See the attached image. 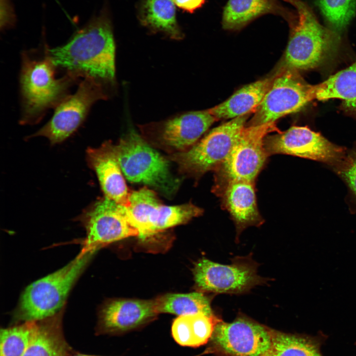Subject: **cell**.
<instances>
[{"label": "cell", "instance_id": "obj_1", "mask_svg": "<svg viewBox=\"0 0 356 356\" xmlns=\"http://www.w3.org/2000/svg\"><path fill=\"white\" fill-rule=\"evenodd\" d=\"M47 52L56 68L80 78L91 77L106 86L115 84V44L105 13L92 20L65 44Z\"/></svg>", "mask_w": 356, "mask_h": 356}, {"label": "cell", "instance_id": "obj_2", "mask_svg": "<svg viewBox=\"0 0 356 356\" xmlns=\"http://www.w3.org/2000/svg\"><path fill=\"white\" fill-rule=\"evenodd\" d=\"M45 47L43 53L24 51L20 74L22 125L37 124L49 109L55 108L69 94L78 79L66 73L55 77L54 65Z\"/></svg>", "mask_w": 356, "mask_h": 356}, {"label": "cell", "instance_id": "obj_3", "mask_svg": "<svg viewBox=\"0 0 356 356\" xmlns=\"http://www.w3.org/2000/svg\"><path fill=\"white\" fill-rule=\"evenodd\" d=\"M295 8L283 68L299 71L315 68L336 52L340 37L322 26L311 9L300 0H287Z\"/></svg>", "mask_w": 356, "mask_h": 356}, {"label": "cell", "instance_id": "obj_4", "mask_svg": "<svg viewBox=\"0 0 356 356\" xmlns=\"http://www.w3.org/2000/svg\"><path fill=\"white\" fill-rule=\"evenodd\" d=\"M95 252L83 247L65 266L28 285L20 298L16 319L23 322L41 320L62 311L70 291Z\"/></svg>", "mask_w": 356, "mask_h": 356}, {"label": "cell", "instance_id": "obj_5", "mask_svg": "<svg viewBox=\"0 0 356 356\" xmlns=\"http://www.w3.org/2000/svg\"><path fill=\"white\" fill-rule=\"evenodd\" d=\"M124 175L132 182L154 187L167 196L176 191L179 181L171 172L168 159L134 130L115 144Z\"/></svg>", "mask_w": 356, "mask_h": 356}, {"label": "cell", "instance_id": "obj_6", "mask_svg": "<svg viewBox=\"0 0 356 356\" xmlns=\"http://www.w3.org/2000/svg\"><path fill=\"white\" fill-rule=\"evenodd\" d=\"M251 113L231 119L213 129L188 150L170 154L183 175L196 179L215 171L226 158L246 127Z\"/></svg>", "mask_w": 356, "mask_h": 356}, {"label": "cell", "instance_id": "obj_7", "mask_svg": "<svg viewBox=\"0 0 356 356\" xmlns=\"http://www.w3.org/2000/svg\"><path fill=\"white\" fill-rule=\"evenodd\" d=\"M276 130L274 123L246 126L226 158L214 171L213 190L234 180L255 182L268 156L264 146L265 138Z\"/></svg>", "mask_w": 356, "mask_h": 356}, {"label": "cell", "instance_id": "obj_8", "mask_svg": "<svg viewBox=\"0 0 356 356\" xmlns=\"http://www.w3.org/2000/svg\"><path fill=\"white\" fill-rule=\"evenodd\" d=\"M127 207L129 219L145 239L172 227L201 216L203 210L188 203L180 205L163 204L157 194L147 187L131 191Z\"/></svg>", "mask_w": 356, "mask_h": 356}, {"label": "cell", "instance_id": "obj_9", "mask_svg": "<svg viewBox=\"0 0 356 356\" xmlns=\"http://www.w3.org/2000/svg\"><path fill=\"white\" fill-rule=\"evenodd\" d=\"M258 265L251 255L236 257L230 265L203 258L195 264L193 275L197 290L216 294H242L269 280L258 274Z\"/></svg>", "mask_w": 356, "mask_h": 356}, {"label": "cell", "instance_id": "obj_10", "mask_svg": "<svg viewBox=\"0 0 356 356\" xmlns=\"http://www.w3.org/2000/svg\"><path fill=\"white\" fill-rule=\"evenodd\" d=\"M314 99V85L307 83L298 71L282 68L273 77L261 103L246 126L274 123L279 118L297 112Z\"/></svg>", "mask_w": 356, "mask_h": 356}, {"label": "cell", "instance_id": "obj_11", "mask_svg": "<svg viewBox=\"0 0 356 356\" xmlns=\"http://www.w3.org/2000/svg\"><path fill=\"white\" fill-rule=\"evenodd\" d=\"M107 87L93 78H84L76 92L55 108L50 120L29 138L44 136L52 145L64 141L82 125L94 103L108 98Z\"/></svg>", "mask_w": 356, "mask_h": 356}, {"label": "cell", "instance_id": "obj_12", "mask_svg": "<svg viewBox=\"0 0 356 356\" xmlns=\"http://www.w3.org/2000/svg\"><path fill=\"white\" fill-rule=\"evenodd\" d=\"M218 120L208 110L189 111L142 125L139 129L150 145L172 154L191 148Z\"/></svg>", "mask_w": 356, "mask_h": 356}, {"label": "cell", "instance_id": "obj_13", "mask_svg": "<svg viewBox=\"0 0 356 356\" xmlns=\"http://www.w3.org/2000/svg\"><path fill=\"white\" fill-rule=\"evenodd\" d=\"M86 231L84 246L100 248L131 236H139L129 219L127 207L104 197L90 206L80 217Z\"/></svg>", "mask_w": 356, "mask_h": 356}, {"label": "cell", "instance_id": "obj_14", "mask_svg": "<svg viewBox=\"0 0 356 356\" xmlns=\"http://www.w3.org/2000/svg\"><path fill=\"white\" fill-rule=\"evenodd\" d=\"M264 146L268 156L290 155L320 162L330 168L338 163L347 150L305 126H292L284 132L267 135Z\"/></svg>", "mask_w": 356, "mask_h": 356}, {"label": "cell", "instance_id": "obj_15", "mask_svg": "<svg viewBox=\"0 0 356 356\" xmlns=\"http://www.w3.org/2000/svg\"><path fill=\"white\" fill-rule=\"evenodd\" d=\"M272 337L271 329L241 315L231 322H217L211 340L227 356H264L271 347Z\"/></svg>", "mask_w": 356, "mask_h": 356}, {"label": "cell", "instance_id": "obj_16", "mask_svg": "<svg viewBox=\"0 0 356 356\" xmlns=\"http://www.w3.org/2000/svg\"><path fill=\"white\" fill-rule=\"evenodd\" d=\"M158 314L154 300L108 301L99 310L97 333L112 335L126 333L149 323Z\"/></svg>", "mask_w": 356, "mask_h": 356}, {"label": "cell", "instance_id": "obj_17", "mask_svg": "<svg viewBox=\"0 0 356 356\" xmlns=\"http://www.w3.org/2000/svg\"><path fill=\"white\" fill-rule=\"evenodd\" d=\"M86 154L88 164L96 174L105 197L128 207L131 192L123 176L115 144L107 141L98 147L89 148Z\"/></svg>", "mask_w": 356, "mask_h": 356}, {"label": "cell", "instance_id": "obj_18", "mask_svg": "<svg viewBox=\"0 0 356 356\" xmlns=\"http://www.w3.org/2000/svg\"><path fill=\"white\" fill-rule=\"evenodd\" d=\"M222 205L229 214L236 229V240L247 227L259 226L264 222L257 206L254 182L234 180L213 190Z\"/></svg>", "mask_w": 356, "mask_h": 356}, {"label": "cell", "instance_id": "obj_19", "mask_svg": "<svg viewBox=\"0 0 356 356\" xmlns=\"http://www.w3.org/2000/svg\"><path fill=\"white\" fill-rule=\"evenodd\" d=\"M62 315V311L37 321L33 337L22 356H72V348L63 332Z\"/></svg>", "mask_w": 356, "mask_h": 356}, {"label": "cell", "instance_id": "obj_20", "mask_svg": "<svg viewBox=\"0 0 356 356\" xmlns=\"http://www.w3.org/2000/svg\"><path fill=\"white\" fill-rule=\"evenodd\" d=\"M341 101V109L356 119V60L347 68L314 85V99Z\"/></svg>", "mask_w": 356, "mask_h": 356}, {"label": "cell", "instance_id": "obj_21", "mask_svg": "<svg viewBox=\"0 0 356 356\" xmlns=\"http://www.w3.org/2000/svg\"><path fill=\"white\" fill-rule=\"evenodd\" d=\"M273 78L257 81L244 86L227 99L208 111L218 120L232 119L254 113L268 89Z\"/></svg>", "mask_w": 356, "mask_h": 356}, {"label": "cell", "instance_id": "obj_22", "mask_svg": "<svg viewBox=\"0 0 356 356\" xmlns=\"http://www.w3.org/2000/svg\"><path fill=\"white\" fill-rule=\"evenodd\" d=\"M138 13L141 24L151 32L161 33L172 40L183 39L173 0H141Z\"/></svg>", "mask_w": 356, "mask_h": 356}, {"label": "cell", "instance_id": "obj_23", "mask_svg": "<svg viewBox=\"0 0 356 356\" xmlns=\"http://www.w3.org/2000/svg\"><path fill=\"white\" fill-rule=\"evenodd\" d=\"M215 315L202 313L178 316L172 325V335L179 345L197 347L211 339L215 326L220 321Z\"/></svg>", "mask_w": 356, "mask_h": 356}, {"label": "cell", "instance_id": "obj_24", "mask_svg": "<svg viewBox=\"0 0 356 356\" xmlns=\"http://www.w3.org/2000/svg\"><path fill=\"white\" fill-rule=\"evenodd\" d=\"M279 8L276 0H228L222 12V28L241 29L258 17L277 12Z\"/></svg>", "mask_w": 356, "mask_h": 356}, {"label": "cell", "instance_id": "obj_25", "mask_svg": "<svg viewBox=\"0 0 356 356\" xmlns=\"http://www.w3.org/2000/svg\"><path fill=\"white\" fill-rule=\"evenodd\" d=\"M211 299L203 292L188 294H167L154 299L158 313H169L178 316L202 313L214 315Z\"/></svg>", "mask_w": 356, "mask_h": 356}, {"label": "cell", "instance_id": "obj_26", "mask_svg": "<svg viewBox=\"0 0 356 356\" xmlns=\"http://www.w3.org/2000/svg\"><path fill=\"white\" fill-rule=\"evenodd\" d=\"M272 345L264 356H323L318 345L308 338L272 329Z\"/></svg>", "mask_w": 356, "mask_h": 356}, {"label": "cell", "instance_id": "obj_27", "mask_svg": "<svg viewBox=\"0 0 356 356\" xmlns=\"http://www.w3.org/2000/svg\"><path fill=\"white\" fill-rule=\"evenodd\" d=\"M37 325V321L2 328L0 333V356H22Z\"/></svg>", "mask_w": 356, "mask_h": 356}, {"label": "cell", "instance_id": "obj_28", "mask_svg": "<svg viewBox=\"0 0 356 356\" xmlns=\"http://www.w3.org/2000/svg\"><path fill=\"white\" fill-rule=\"evenodd\" d=\"M322 13L335 32L343 30L354 16L356 0H316Z\"/></svg>", "mask_w": 356, "mask_h": 356}, {"label": "cell", "instance_id": "obj_29", "mask_svg": "<svg viewBox=\"0 0 356 356\" xmlns=\"http://www.w3.org/2000/svg\"><path fill=\"white\" fill-rule=\"evenodd\" d=\"M330 168L346 184L349 201L356 206V143L347 149L344 157Z\"/></svg>", "mask_w": 356, "mask_h": 356}, {"label": "cell", "instance_id": "obj_30", "mask_svg": "<svg viewBox=\"0 0 356 356\" xmlns=\"http://www.w3.org/2000/svg\"><path fill=\"white\" fill-rule=\"evenodd\" d=\"M176 5L184 11L192 13L201 7L206 0H173Z\"/></svg>", "mask_w": 356, "mask_h": 356}, {"label": "cell", "instance_id": "obj_31", "mask_svg": "<svg viewBox=\"0 0 356 356\" xmlns=\"http://www.w3.org/2000/svg\"><path fill=\"white\" fill-rule=\"evenodd\" d=\"M94 356V355H86V354H75L73 356Z\"/></svg>", "mask_w": 356, "mask_h": 356}]
</instances>
